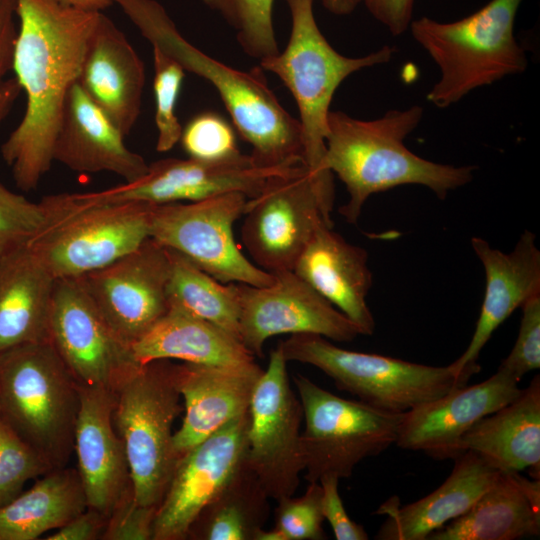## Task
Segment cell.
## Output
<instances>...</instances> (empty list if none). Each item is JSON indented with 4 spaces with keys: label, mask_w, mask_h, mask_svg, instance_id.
I'll use <instances>...</instances> for the list:
<instances>
[{
    "label": "cell",
    "mask_w": 540,
    "mask_h": 540,
    "mask_svg": "<svg viewBox=\"0 0 540 540\" xmlns=\"http://www.w3.org/2000/svg\"><path fill=\"white\" fill-rule=\"evenodd\" d=\"M100 14L63 0H16L19 28L12 71L26 106L1 156L23 191L36 189L54 162L66 100L79 80Z\"/></svg>",
    "instance_id": "1"
},
{
    "label": "cell",
    "mask_w": 540,
    "mask_h": 540,
    "mask_svg": "<svg viewBox=\"0 0 540 540\" xmlns=\"http://www.w3.org/2000/svg\"><path fill=\"white\" fill-rule=\"evenodd\" d=\"M423 113L419 105L389 110L374 120L329 112L324 167L346 187L349 199L339 213L348 223H357L364 203L375 193L413 184L444 199L450 191L472 181L475 166L432 162L404 145Z\"/></svg>",
    "instance_id": "2"
},
{
    "label": "cell",
    "mask_w": 540,
    "mask_h": 540,
    "mask_svg": "<svg viewBox=\"0 0 540 540\" xmlns=\"http://www.w3.org/2000/svg\"><path fill=\"white\" fill-rule=\"evenodd\" d=\"M141 35L174 58L185 71L208 81L219 94L251 157L262 167L303 162L298 119L288 113L268 87L261 68L235 69L190 43L156 0H112Z\"/></svg>",
    "instance_id": "3"
},
{
    "label": "cell",
    "mask_w": 540,
    "mask_h": 540,
    "mask_svg": "<svg viewBox=\"0 0 540 540\" xmlns=\"http://www.w3.org/2000/svg\"><path fill=\"white\" fill-rule=\"evenodd\" d=\"M291 32L282 52L260 61V68L275 74L289 89L299 111L303 162L322 210L328 219L334 204L333 175L324 167L328 115L333 96L351 74L387 63L395 49L383 46L362 57L336 51L319 29L313 0H287Z\"/></svg>",
    "instance_id": "4"
},
{
    "label": "cell",
    "mask_w": 540,
    "mask_h": 540,
    "mask_svg": "<svg viewBox=\"0 0 540 540\" xmlns=\"http://www.w3.org/2000/svg\"><path fill=\"white\" fill-rule=\"evenodd\" d=\"M522 0H490L482 8L453 22L429 17L413 20L414 40L440 70V78L427 94L438 108H447L471 91L520 74L528 60L514 35Z\"/></svg>",
    "instance_id": "5"
},
{
    "label": "cell",
    "mask_w": 540,
    "mask_h": 540,
    "mask_svg": "<svg viewBox=\"0 0 540 540\" xmlns=\"http://www.w3.org/2000/svg\"><path fill=\"white\" fill-rule=\"evenodd\" d=\"M79 384L51 342L0 353V418L53 469L74 452Z\"/></svg>",
    "instance_id": "6"
},
{
    "label": "cell",
    "mask_w": 540,
    "mask_h": 540,
    "mask_svg": "<svg viewBox=\"0 0 540 540\" xmlns=\"http://www.w3.org/2000/svg\"><path fill=\"white\" fill-rule=\"evenodd\" d=\"M40 203L43 224L27 247L55 279L103 268L149 238L152 204L95 202L84 193L53 194Z\"/></svg>",
    "instance_id": "7"
},
{
    "label": "cell",
    "mask_w": 540,
    "mask_h": 540,
    "mask_svg": "<svg viewBox=\"0 0 540 540\" xmlns=\"http://www.w3.org/2000/svg\"><path fill=\"white\" fill-rule=\"evenodd\" d=\"M170 360L135 365L114 392L112 420L124 445L135 501L157 509L178 459L172 427L180 393Z\"/></svg>",
    "instance_id": "8"
},
{
    "label": "cell",
    "mask_w": 540,
    "mask_h": 540,
    "mask_svg": "<svg viewBox=\"0 0 540 540\" xmlns=\"http://www.w3.org/2000/svg\"><path fill=\"white\" fill-rule=\"evenodd\" d=\"M285 359L316 367L335 386L375 408L404 413L467 383L450 366L437 367L340 348L316 334L279 343Z\"/></svg>",
    "instance_id": "9"
},
{
    "label": "cell",
    "mask_w": 540,
    "mask_h": 540,
    "mask_svg": "<svg viewBox=\"0 0 540 540\" xmlns=\"http://www.w3.org/2000/svg\"><path fill=\"white\" fill-rule=\"evenodd\" d=\"M294 383L305 420L301 446L308 482L324 475L348 478L361 461L396 443L403 413L342 398L301 374Z\"/></svg>",
    "instance_id": "10"
},
{
    "label": "cell",
    "mask_w": 540,
    "mask_h": 540,
    "mask_svg": "<svg viewBox=\"0 0 540 540\" xmlns=\"http://www.w3.org/2000/svg\"><path fill=\"white\" fill-rule=\"evenodd\" d=\"M247 199L233 192L189 203L153 205L149 237L222 283L271 285L275 276L251 262L235 242L233 226L244 214Z\"/></svg>",
    "instance_id": "11"
},
{
    "label": "cell",
    "mask_w": 540,
    "mask_h": 540,
    "mask_svg": "<svg viewBox=\"0 0 540 540\" xmlns=\"http://www.w3.org/2000/svg\"><path fill=\"white\" fill-rule=\"evenodd\" d=\"M246 460L270 499L294 495L304 470L300 426L303 410L291 388L280 344L254 388Z\"/></svg>",
    "instance_id": "12"
},
{
    "label": "cell",
    "mask_w": 540,
    "mask_h": 540,
    "mask_svg": "<svg viewBox=\"0 0 540 540\" xmlns=\"http://www.w3.org/2000/svg\"><path fill=\"white\" fill-rule=\"evenodd\" d=\"M242 242L254 264L269 273L293 271L315 232L333 227L303 164L272 177L247 199Z\"/></svg>",
    "instance_id": "13"
},
{
    "label": "cell",
    "mask_w": 540,
    "mask_h": 540,
    "mask_svg": "<svg viewBox=\"0 0 540 540\" xmlns=\"http://www.w3.org/2000/svg\"><path fill=\"white\" fill-rule=\"evenodd\" d=\"M50 342L81 386L114 391L138 363L108 324L80 278L56 279Z\"/></svg>",
    "instance_id": "14"
},
{
    "label": "cell",
    "mask_w": 540,
    "mask_h": 540,
    "mask_svg": "<svg viewBox=\"0 0 540 540\" xmlns=\"http://www.w3.org/2000/svg\"><path fill=\"white\" fill-rule=\"evenodd\" d=\"M295 166L262 167L250 154L241 153L214 161L167 158L149 164L146 174L136 181L84 194L95 202L152 205L195 202L233 192L249 199L257 196L272 177Z\"/></svg>",
    "instance_id": "15"
},
{
    "label": "cell",
    "mask_w": 540,
    "mask_h": 540,
    "mask_svg": "<svg viewBox=\"0 0 540 540\" xmlns=\"http://www.w3.org/2000/svg\"><path fill=\"white\" fill-rule=\"evenodd\" d=\"M273 275L275 281L264 287L237 283L239 336L255 357H263L266 340L276 335L308 333L337 342L361 335L351 320L293 271Z\"/></svg>",
    "instance_id": "16"
},
{
    "label": "cell",
    "mask_w": 540,
    "mask_h": 540,
    "mask_svg": "<svg viewBox=\"0 0 540 540\" xmlns=\"http://www.w3.org/2000/svg\"><path fill=\"white\" fill-rule=\"evenodd\" d=\"M169 249L147 238L136 249L81 279L86 291L129 346L169 309Z\"/></svg>",
    "instance_id": "17"
},
{
    "label": "cell",
    "mask_w": 540,
    "mask_h": 540,
    "mask_svg": "<svg viewBox=\"0 0 540 540\" xmlns=\"http://www.w3.org/2000/svg\"><path fill=\"white\" fill-rule=\"evenodd\" d=\"M248 412L195 445L177 462L159 504L152 540H186L204 506L246 459Z\"/></svg>",
    "instance_id": "18"
},
{
    "label": "cell",
    "mask_w": 540,
    "mask_h": 540,
    "mask_svg": "<svg viewBox=\"0 0 540 540\" xmlns=\"http://www.w3.org/2000/svg\"><path fill=\"white\" fill-rule=\"evenodd\" d=\"M498 368L483 382L462 386L406 411L396 445L432 458L455 459L463 435L479 420L514 400L522 389Z\"/></svg>",
    "instance_id": "19"
},
{
    "label": "cell",
    "mask_w": 540,
    "mask_h": 540,
    "mask_svg": "<svg viewBox=\"0 0 540 540\" xmlns=\"http://www.w3.org/2000/svg\"><path fill=\"white\" fill-rule=\"evenodd\" d=\"M471 246L485 272V293L471 341L449 366L466 383L480 371L479 355L494 331L526 300L540 293V251L536 236L525 230L513 250L504 253L480 237Z\"/></svg>",
    "instance_id": "20"
},
{
    "label": "cell",
    "mask_w": 540,
    "mask_h": 540,
    "mask_svg": "<svg viewBox=\"0 0 540 540\" xmlns=\"http://www.w3.org/2000/svg\"><path fill=\"white\" fill-rule=\"evenodd\" d=\"M263 370L256 361L237 366L172 364L175 386L184 400L185 414L173 435L179 460L195 445L248 412Z\"/></svg>",
    "instance_id": "21"
},
{
    "label": "cell",
    "mask_w": 540,
    "mask_h": 540,
    "mask_svg": "<svg viewBox=\"0 0 540 540\" xmlns=\"http://www.w3.org/2000/svg\"><path fill=\"white\" fill-rule=\"evenodd\" d=\"M80 405L74 431L77 471L88 508L109 517L133 495L124 445L112 420L114 392L79 385Z\"/></svg>",
    "instance_id": "22"
},
{
    "label": "cell",
    "mask_w": 540,
    "mask_h": 540,
    "mask_svg": "<svg viewBox=\"0 0 540 540\" xmlns=\"http://www.w3.org/2000/svg\"><path fill=\"white\" fill-rule=\"evenodd\" d=\"M124 138L77 81L66 100L53 160L78 173L110 172L133 182L146 174L149 164Z\"/></svg>",
    "instance_id": "23"
},
{
    "label": "cell",
    "mask_w": 540,
    "mask_h": 540,
    "mask_svg": "<svg viewBox=\"0 0 540 540\" xmlns=\"http://www.w3.org/2000/svg\"><path fill=\"white\" fill-rule=\"evenodd\" d=\"M78 82L117 128L130 134L141 113L145 67L125 34L102 12Z\"/></svg>",
    "instance_id": "24"
},
{
    "label": "cell",
    "mask_w": 540,
    "mask_h": 540,
    "mask_svg": "<svg viewBox=\"0 0 540 540\" xmlns=\"http://www.w3.org/2000/svg\"><path fill=\"white\" fill-rule=\"evenodd\" d=\"M293 272L351 320L361 335L374 333L375 320L367 304L372 273L364 248L323 225L299 256Z\"/></svg>",
    "instance_id": "25"
},
{
    "label": "cell",
    "mask_w": 540,
    "mask_h": 540,
    "mask_svg": "<svg viewBox=\"0 0 540 540\" xmlns=\"http://www.w3.org/2000/svg\"><path fill=\"white\" fill-rule=\"evenodd\" d=\"M454 460L451 474L432 493L403 507L393 498L381 505L375 513L388 518L375 539L426 540L429 534L467 512L501 472L471 450Z\"/></svg>",
    "instance_id": "26"
},
{
    "label": "cell",
    "mask_w": 540,
    "mask_h": 540,
    "mask_svg": "<svg viewBox=\"0 0 540 540\" xmlns=\"http://www.w3.org/2000/svg\"><path fill=\"white\" fill-rule=\"evenodd\" d=\"M540 534V479L501 471L463 515L426 540H516Z\"/></svg>",
    "instance_id": "27"
},
{
    "label": "cell",
    "mask_w": 540,
    "mask_h": 540,
    "mask_svg": "<svg viewBox=\"0 0 540 540\" xmlns=\"http://www.w3.org/2000/svg\"><path fill=\"white\" fill-rule=\"evenodd\" d=\"M471 450L504 472L528 469L540 479V377L507 405L479 420L461 438L459 455Z\"/></svg>",
    "instance_id": "28"
},
{
    "label": "cell",
    "mask_w": 540,
    "mask_h": 540,
    "mask_svg": "<svg viewBox=\"0 0 540 540\" xmlns=\"http://www.w3.org/2000/svg\"><path fill=\"white\" fill-rule=\"evenodd\" d=\"M55 281L27 245L0 255V353L50 342Z\"/></svg>",
    "instance_id": "29"
},
{
    "label": "cell",
    "mask_w": 540,
    "mask_h": 540,
    "mask_svg": "<svg viewBox=\"0 0 540 540\" xmlns=\"http://www.w3.org/2000/svg\"><path fill=\"white\" fill-rule=\"evenodd\" d=\"M131 352L139 364L177 359L202 365L237 366L255 361V356L238 338L175 307H169L166 314L131 345Z\"/></svg>",
    "instance_id": "30"
},
{
    "label": "cell",
    "mask_w": 540,
    "mask_h": 540,
    "mask_svg": "<svg viewBox=\"0 0 540 540\" xmlns=\"http://www.w3.org/2000/svg\"><path fill=\"white\" fill-rule=\"evenodd\" d=\"M0 507V540H36L87 509L77 469H53Z\"/></svg>",
    "instance_id": "31"
},
{
    "label": "cell",
    "mask_w": 540,
    "mask_h": 540,
    "mask_svg": "<svg viewBox=\"0 0 540 540\" xmlns=\"http://www.w3.org/2000/svg\"><path fill=\"white\" fill-rule=\"evenodd\" d=\"M269 496L258 477L242 463L192 523L190 540H255L270 514Z\"/></svg>",
    "instance_id": "32"
},
{
    "label": "cell",
    "mask_w": 540,
    "mask_h": 540,
    "mask_svg": "<svg viewBox=\"0 0 540 540\" xmlns=\"http://www.w3.org/2000/svg\"><path fill=\"white\" fill-rule=\"evenodd\" d=\"M169 252L170 274L167 285L169 307L182 309L204 319L240 340V300L237 283H222L182 254L171 249Z\"/></svg>",
    "instance_id": "33"
},
{
    "label": "cell",
    "mask_w": 540,
    "mask_h": 540,
    "mask_svg": "<svg viewBox=\"0 0 540 540\" xmlns=\"http://www.w3.org/2000/svg\"><path fill=\"white\" fill-rule=\"evenodd\" d=\"M235 30L244 53L262 61L279 52L273 26L274 0H202Z\"/></svg>",
    "instance_id": "34"
},
{
    "label": "cell",
    "mask_w": 540,
    "mask_h": 540,
    "mask_svg": "<svg viewBox=\"0 0 540 540\" xmlns=\"http://www.w3.org/2000/svg\"><path fill=\"white\" fill-rule=\"evenodd\" d=\"M152 49L155 125L157 129L156 150L167 152L180 141L182 134L183 127L176 114V105L185 70L158 46L152 45Z\"/></svg>",
    "instance_id": "35"
},
{
    "label": "cell",
    "mask_w": 540,
    "mask_h": 540,
    "mask_svg": "<svg viewBox=\"0 0 540 540\" xmlns=\"http://www.w3.org/2000/svg\"><path fill=\"white\" fill-rule=\"evenodd\" d=\"M322 487L319 482H309L300 497L276 501L275 525L271 530L261 529L255 540H322Z\"/></svg>",
    "instance_id": "36"
},
{
    "label": "cell",
    "mask_w": 540,
    "mask_h": 540,
    "mask_svg": "<svg viewBox=\"0 0 540 540\" xmlns=\"http://www.w3.org/2000/svg\"><path fill=\"white\" fill-rule=\"evenodd\" d=\"M52 470L49 465L0 418V507L17 497L25 483Z\"/></svg>",
    "instance_id": "37"
},
{
    "label": "cell",
    "mask_w": 540,
    "mask_h": 540,
    "mask_svg": "<svg viewBox=\"0 0 540 540\" xmlns=\"http://www.w3.org/2000/svg\"><path fill=\"white\" fill-rule=\"evenodd\" d=\"M43 207L0 183V255L26 246L39 232Z\"/></svg>",
    "instance_id": "38"
},
{
    "label": "cell",
    "mask_w": 540,
    "mask_h": 540,
    "mask_svg": "<svg viewBox=\"0 0 540 540\" xmlns=\"http://www.w3.org/2000/svg\"><path fill=\"white\" fill-rule=\"evenodd\" d=\"M180 142L189 157L199 160H222L240 153L232 127L211 112L193 117L182 129Z\"/></svg>",
    "instance_id": "39"
},
{
    "label": "cell",
    "mask_w": 540,
    "mask_h": 540,
    "mask_svg": "<svg viewBox=\"0 0 540 540\" xmlns=\"http://www.w3.org/2000/svg\"><path fill=\"white\" fill-rule=\"evenodd\" d=\"M521 309L517 339L498 367L518 382L528 372L540 368V293L526 300Z\"/></svg>",
    "instance_id": "40"
},
{
    "label": "cell",
    "mask_w": 540,
    "mask_h": 540,
    "mask_svg": "<svg viewBox=\"0 0 540 540\" xmlns=\"http://www.w3.org/2000/svg\"><path fill=\"white\" fill-rule=\"evenodd\" d=\"M16 0H0V125L11 112L22 92L13 69V52L17 36Z\"/></svg>",
    "instance_id": "41"
},
{
    "label": "cell",
    "mask_w": 540,
    "mask_h": 540,
    "mask_svg": "<svg viewBox=\"0 0 540 540\" xmlns=\"http://www.w3.org/2000/svg\"><path fill=\"white\" fill-rule=\"evenodd\" d=\"M156 511L138 504L130 495L108 517L102 540H152Z\"/></svg>",
    "instance_id": "42"
},
{
    "label": "cell",
    "mask_w": 540,
    "mask_h": 540,
    "mask_svg": "<svg viewBox=\"0 0 540 540\" xmlns=\"http://www.w3.org/2000/svg\"><path fill=\"white\" fill-rule=\"evenodd\" d=\"M322 487V514L337 540H367L364 527L354 522L347 514L338 492L339 478L324 475L318 481Z\"/></svg>",
    "instance_id": "43"
},
{
    "label": "cell",
    "mask_w": 540,
    "mask_h": 540,
    "mask_svg": "<svg viewBox=\"0 0 540 540\" xmlns=\"http://www.w3.org/2000/svg\"><path fill=\"white\" fill-rule=\"evenodd\" d=\"M415 0H361L369 13L393 36L409 29Z\"/></svg>",
    "instance_id": "44"
},
{
    "label": "cell",
    "mask_w": 540,
    "mask_h": 540,
    "mask_svg": "<svg viewBox=\"0 0 540 540\" xmlns=\"http://www.w3.org/2000/svg\"><path fill=\"white\" fill-rule=\"evenodd\" d=\"M108 517L88 508L45 537L46 540H102Z\"/></svg>",
    "instance_id": "45"
},
{
    "label": "cell",
    "mask_w": 540,
    "mask_h": 540,
    "mask_svg": "<svg viewBox=\"0 0 540 540\" xmlns=\"http://www.w3.org/2000/svg\"><path fill=\"white\" fill-rule=\"evenodd\" d=\"M287 1V0H285ZM315 1V0H313ZM322 6L335 15L351 14L361 3V0H318Z\"/></svg>",
    "instance_id": "46"
},
{
    "label": "cell",
    "mask_w": 540,
    "mask_h": 540,
    "mask_svg": "<svg viewBox=\"0 0 540 540\" xmlns=\"http://www.w3.org/2000/svg\"><path fill=\"white\" fill-rule=\"evenodd\" d=\"M67 4H70L74 7L89 10L102 12L106 8L110 7L113 2L112 0H63Z\"/></svg>",
    "instance_id": "47"
}]
</instances>
